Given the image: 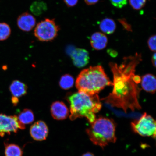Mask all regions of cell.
<instances>
[{
  "label": "cell",
  "instance_id": "cell-1",
  "mask_svg": "<svg viewBox=\"0 0 156 156\" xmlns=\"http://www.w3.org/2000/svg\"><path fill=\"white\" fill-rule=\"evenodd\" d=\"M142 61L141 54L124 57L122 63L118 65L111 62L110 66L113 74L114 86L112 93L101 100L113 107L133 112L141 108L139 102L141 89L138 85L141 78L135 75L136 68Z\"/></svg>",
  "mask_w": 156,
  "mask_h": 156
},
{
  "label": "cell",
  "instance_id": "cell-2",
  "mask_svg": "<svg viewBox=\"0 0 156 156\" xmlns=\"http://www.w3.org/2000/svg\"><path fill=\"white\" fill-rule=\"evenodd\" d=\"M67 100L70 105L71 120L78 118H85L90 124L96 119L95 114L102 108V103L98 95H89L83 92L70 95Z\"/></svg>",
  "mask_w": 156,
  "mask_h": 156
},
{
  "label": "cell",
  "instance_id": "cell-3",
  "mask_svg": "<svg viewBox=\"0 0 156 156\" xmlns=\"http://www.w3.org/2000/svg\"><path fill=\"white\" fill-rule=\"evenodd\" d=\"M76 85L80 92L93 95L100 92L106 86H112L113 83L102 66L98 65L83 70L78 76Z\"/></svg>",
  "mask_w": 156,
  "mask_h": 156
},
{
  "label": "cell",
  "instance_id": "cell-4",
  "mask_svg": "<svg viewBox=\"0 0 156 156\" xmlns=\"http://www.w3.org/2000/svg\"><path fill=\"white\" fill-rule=\"evenodd\" d=\"M87 129L90 140L95 145L103 148L116 141V124L112 119L101 117L95 119Z\"/></svg>",
  "mask_w": 156,
  "mask_h": 156
},
{
  "label": "cell",
  "instance_id": "cell-5",
  "mask_svg": "<svg viewBox=\"0 0 156 156\" xmlns=\"http://www.w3.org/2000/svg\"><path fill=\"white\" fill-rule=\"evenodd\" d=\"M60 29L59 26L54 19H46L37 25L34 34L41 41H50L56 37Z\"/></svg>",
  "mask_w": 156,
  "mask_h": 156
},
{
  "label": "cell",
  "instance_id": "cell-6",
  "mask_svg": "<svg viewBox=\"0 0 156 156\" xmlns=\"http://www.w3.org/2000/svg\"><path fill=\"white\" fill-rule=\"evenodd\" d=\"M131 126L133 131L140 136L155 138V121L146 113H144L139 119L132 122Z\"/></svg>",
  "mask_w": 156,
  "mask_h": 156
},
{
  "label": "cell",
  "instance_id": "cell-7",
  "mask_svg": "<svg viewBox=\"0 0 156 156\" xmlns=\"http://www.w3.org/2000/svg\"><path fill=\"white\" fill-rule=\"evenodd\" d=\"M25 126L19 122L16 116H8L0 114V135L5 133L10 134L11 132L16 133L19 129L24 130Z\"/></svg>",
  "mask_w": 156,
  "mask_h": 156
},
{
  "label": "cell",
  "instance_id": "cell-8",
  "mask_svg": "<svg viewBox=\"0 0 156 156\" xmlns=\"http://www.w3.org/2000/svg\"><path fill=\"white\" fill-rule=\"evenodd\" d=\"M68 53L71 56L74 65L78 68L85 67L89 63V56L88 52L84 49L69 48Z\"/></svg>",
  "mask_w": 156,
  "mask_h": 156
},
{
  "label": "cell",
  "instance_id": "cell-9",
  "mask_svg": "<svg viewBox=\"0 0 156 156\" xmlns=\"http://www.w3.org/2000/svg\"><path fill=\"white\" fill-rule=\"evenodd\" d=\"M30 133L33 139L36 141H44L48 135V126L44 122L38 121L31 126Z\"/></svg>",
  "mask_w": 156,
  "mask_h": 156
},
{
  "label": "cell",
  "instance_id": "cell-10",
  "mask_svg": "<svg viewBox=\"0 0 156 156\" xmlns=\"http://www.w3.org/2000/svg\"><path fill=\"white\" fill-rule=\"evenodd\" d=\"M19 28L24 32H29L36 26V19L28 12L23 13L17 19Z\"/></svg>",
  "mask_w": 156,
  "mask_h": 156
},
{
  "label": "cell",
  "instance_id": "cell-11",
  "mask_svg": "<svg viewBox=\"0 0 156 156\" xmlns=\"http://www.w3.org/2000/svg\"><path fill=\"white\" fill-rule=\"evenodd\" d=\"M51 113L55 119L63 120L69 116V110L64 103L60 101L54 102L51 106Z\"/></svg>",
  "mask_w": 156,
  "mask_h": 156
},
{
  "label": "cell",
  "instance_id": "cell-12",
  "mask_svg": "<svg viewBox=\"0 0 156 156\" xmlns=\"http://www.w3.org/2000/svg\"><path fill=\"white\" fill-rule=\"evenodd\" d=\"M90 43L91 46L94 49L102 50L106 47L108 38L106 35L102 33L95 32L91 35Z\"/></svg>",
  "mask_w": 156,
  "mask_h": 156
},
{
  "label": "cell",
  "instance_id": "cell-13",
  "mask_svg": "<svg viewBox=\"0 0 156 156\" xmlns=\"http://www.w3.org/2000/svg\"><path fill=\"white\" fill-rule=\"evenodd\" d=\"M141 86L146 92L152 94L155 92L156 80L154 76L151 74L144 75L141 80Z\"/></svg>",
  "mask_w": 156,
  "mask_h": 156
},
{
  "label": "cell",
  "instance_id": "cell-14",
  "mask_svg": "<svg viewBox=\"0 0 156 156\" xmlns=\"http://www.w3.org/2000/svg\"><path fill=\"white\" fill-rule=\"evenodd\" d=\"M9 90L12 97L19 98L26 94L27 87L24 83L19 80H15L10 86Z\"/></svg>",
  "mask_w": 156,
  "mask_h": 156
},
{
  "label": "cell",
  "instance_id": "cell-15",
  "mask_svg": "<svg viewBox=\"0 0 156 156\" xmlns=\"http://www.w3.org/2000/svg\"><path fill=\"white\" fill-rule=\"evenodd\" d=\"M99 28L103 33L111 34L115 32L116 29V24L112 19L107 18L103 19L99 24Z\"/></svg>",
  "mask_w": 156,
  "mask_h": 156
},
{
  "label": "cell",
  "instance_id": "cell-16",
  "mask_svg": "<svg viewBox=\"0 0 156 156\" xmlns=\"http://www.w3.org/2000/svg\"><path fill=\"white\" fill-rule=\"evenodd\" d=\"M17 118L19 122L25 126V125L32 123L34 120V112L32 110L28 109L23 110L19 114Z\"/></svg>",
  "mask_w": 156,
  "mask_h": 156
},
{
  "label": "cell",
  "instance_id": "cell-17",
  "mask_svg": "<svg viewBox=\"0 0 156 156\" xmlns=\"http://www.w3.org/2000/svg\"><path fill=\"white\" fill-rule=\"evenodd\" d=\"M5 156H23V151L18 145L13 144H5Z\"/></svg>",
  "mask_w": 156,
  "mask_h": 156
},
{
  "label": "cell",
  "instance_id": "cell-18",
  "mask_svg": "<svg viewBox=\"0 0 156 156\" xmlns=\"http://www.w3.org/2000/svg\"><path fill=\"white\" fill-rule=\"evenodd\" d=\"M47 9L46 3L41 1L34 2L30 7L31 12L37 16H38L45 12Z\"/></svg>",
  "mask_w": 156,
  "mask_h": 156
},
{
  "label": "cell",
  "instance_id": "cell-19",
  "mask_svg": "<svg viewBox=\"0 0 156 156\" xmlns=\"http://www.w3.org/2000/svg\"><path fill=\"white\" fill-rule=\"evenodd\" d=\"M74 83L73 77L69 75H64L61 77L59 85L62 89L68 90L73 87Z\"/></svg>",
  "mask_w": 156,
  "mask_h": 156
},
{
  "label": "cell",
  "instance_id": "cell-20",
  "mask_svg": "<svg viewBox=\"0 0 156 156\" xmlns=\"http://www.w3.org/2000/svg\"><path fill=\"white\" fill-rule=\"evenodd\" d=\"M11 29L7 23H0V41L7 40L10 36Z\"/></svg>",
  "mask_w": 156,
  "mask_h": 156
},
{
  "label": "cell",
  "instance_id": "cell-21",
  "mask_svg": "<svg viewBox=\"0 0 156 156\" xmlns=\"http://www.w3.org/2000/svg\"><path fill=\"white\" fill-rule=\"evenodd\" d=\"M129 2L133 9L139 10L145 6L146 0H129Z\"/></svg>",
  "mask_w": 156,
  "mask_h": 156
},
{
  "label": "cell",
  "instance_id": "cell-22",
  "mask_svg": "<svg viewBox=\"0 0 156 156\" xmlns=\"http://www.w3.org/2000/svg\"><path fill=\"white\" fill-rule=\"evenodd\" d=\"M114 6L119 9H122L127 4V0H110Z\"/></svg>",
  "mask_w": 156,
  "mask_h": 156
},
{
  "label": "cell",
  "instance_id": "cell-23",
  "mask_svg": "<svg viewBox=\"0 0 156 156\" xmlns=\"http://www.w3.org/2000/svg\"><path fill=\"white\" fill-rule=\"evenodd\" d=\"M156 35H153L149 39L147 44L150 50L152 51L156 52Z\"/></svg>",
  "mask_w": 156,
  "mask_h": 156
},
{
  "label": "cell",
  "instance_id": "cell-24",
  "mask_svg": "<svg viewBox=\"0 0 156 156\" xmlns=\"http://www.w3.org/2000/svg\"><path fill=\"white\" fill-rule=\"evenodd\" d=\"M118 21L122 25L124 29L126 31H128V32H132L131 25L129 24L125 19H119Z\"/></svg>",
  "mask_w": 156,
  "mask_h": 156
},
{
  "label": "cell",
  "instance_id": "cell-25",
  "mask_svg": "<svg viewBox=\"0 0 156 156\" xmlns=\"http://www.w3.org/2000/svg\"><path fill=\"white\" fill-rule=\"evenodd\" d=\"M79 0H64V3L69 7L75 6L77 4Z\"/></svg>",
  "mask_w": 156,
  "mask_h": 156
},
{
  "label": "cell",
  "instance_id": "cell-26",
  "mask_svg": "<svg viewBox=\"0 0 156 156\" xmlns=\"http://www.w3.org/2000/svg\"><path fill=\"white\" fill-rule=\"evenodd\" d=\"M86 3L88 5H92L98 2L99 0H84Z\"/></svg>",
  "mask_w": 156,
  "mask_h": 156
},
{
  "label": "cell",
  "instance_id": "cell-27",
  "mask_svg": "<svg viewBox=\"0 0 156 156\" xmlns=\"http://www.w3.org/2000/svg\"><path fill=\"white\" fill-rule=\"evenodd\" d=\"M156 54L155 52L154 54L153 55V57H152V63L153 64V65L154 66V67H156Z\"/></svg>",
  "mask_w": 156,
  "mask_h": 156
},
{
  "label": "cell",
  "instance_id": "cell-28",
  "mask_svg": "<svg viewBox=\"0 0 156 156\" xmlns=\"http://www.w3.org/2000/svg\"><path fill=\"white\" fill-rule=\"evenodd\" d=\"M12 101L13 104L15 105H16L19 102L18 98H16L14 97H12Z\"/></svg>",
  "mask_w": 156,
  "mask_h": 156
},
{
  "label": "cell",
  "instance_id": "cell-29",
  "mask_svg": "<svg viewBox=\"0 0 156 156\" xmlns=\"http://www.w3.org/2000/svg\"><path fill=\"white\" fill-rule=\"evenodd\" d=\"M81 156H95V155L92 153H90V152H88V153L83 154Z\"/></svg>",
  "mask_w": 156,
  "mask_h": 156
}]
</instances>
